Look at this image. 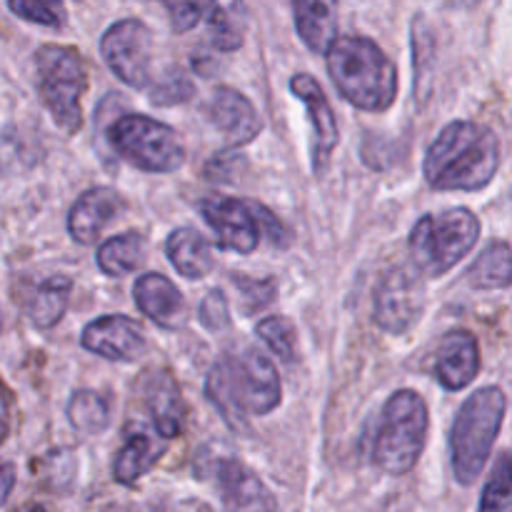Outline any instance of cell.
Wrapping results in <instances>:
<instances>
[{"label":"cell","mask_w":512,"mask_h":512,"mask_svg":"<svg viewBox=\"0 0 512 512\" xmlns=\"http://www.w3.org/2000/svg\"><path fill=\"white\" fill-rule=\"evenodd\" d=\"M80 343L90 353L105 360H115V363H135L148 350L143 328L125 315H103V318L88 323Z\"/></svg>","instance_id":"cell-13"},{"label":"cell","mask_w":512,"mask_h":512,"mask_svg":"<svg viewBox=\"0 0 512 512\" xmlns=\"http://www.w3.org/2000/svg\"><path fill=\"white\" fill-rule=\"evenodd\" d=\"M30 512H48V510H45V508H40V505H38V508H33V510H30Z\"/></svg>","instance_id":"cell-38"},{"label":"cell","mask_w":512,"mask_h":512,"mask_svg":"<svg viewBox=\"0 0 512 512\" xmlns=\"http://www.w3.org/2000/svg\"><path fill=\"white\" fill-rule=\"evenodd\" d=\"M160 3H163L175 33H188L203 18V8L198 0H160Z\"/></svg>","instance_id":"cell-32"},{"label":"cell","mask_w":512,"mask_h":512,"mask_svg":"<svg viewBox=\"0 0 512 512\" xmlns=\"http://www.w3.org/2000/svg\"><path fill=\"white\" fill-rule=\"evenodd\" d=\"M208 118L230 145H248L263 130L258 110L235 88H218L208 103Z\"/></svg>","instance_id":"cell-16"},{"label":"cell","mask_w":512,"mask_h":512,"mask_svg":"<svg viewBox=\"0 0 512 512\" xmlns=\"http://www.w3.org/2000/svg\"><path fill=\"white\" fill-rule=\"evenodd\" d=\"M113 148L145 173H173L185 163V148L170 125L148 115H125L108 128Z\"/></svg>","instance_id":"cell-8"},{"label":"cell","mask_w":512,"mask_h":512,"mask_svg":"<svg viewBox=\"0 0 512 512\" xmlns=\"http://www.w3.org/2000/svg\"><path fill=\"white\" fill-rule=\"evenodd\" d=\"M255 213H258V223H260V228L268 230V238L273 240L275 245H288V240H290L288 230H285V225L280 223V220L275 218V215L270 213L268 208H263V205L255 203Z\"/></svg>","instance_id":"cell-35"},{"label":"cell","mask_w":512,"mask_h":512,"mask_svg":"<svg viewBox=\"0 0 512 512\" xmlns=\"http://www.w3.org/2000/svg\"><path fill=\"white\" fill-rule=\"evenodd\" d=\"M425 310L423 273L408 265H395L375 290L373 320L385 333L403 335L413 328Z\"/></svg>","instance_id":"cell-9"},{"label":"cell","mask_w":512,"mask_h":512,"mask_svg":"<svg viewBox=\"0 0 512 512\" xmlns=\"http://www.w3.org/2000/svg\"><path fill=\"white\" fill-rule=\"evenodd\" d=\"M68 420L80 435L103 433L108 428V403L95 390H78L68 403Z\"/></svg>","instance_id":"cell-27"},{"label":"cell","mask_w":512,"mask_h":512,"mask_svg":"<svg viewBox=\"0 0 512 512\" xmlns=\"http://www.w3.org/2000/svg\"><path fill=\"white\" fill-rule=\"evenodd\" d=\"M205 223L213 228L218 245L235 253H253L260 243L258 213L253 200L228 198V195H210L200 203Z\"/></svg>","instance_id":"cell-11"},{"label":"cell","mask_w":512,"mask_h":512,"mask_svg":"<svg viewBox=\"0 0 512 512\" xmlns=\"http://www.w3.org/2000/svg\"><path fill=\"white\" fill-rule=\"evenodd\" d=\"M193 95V83H190L185 75L175 73L170 78H165L163 83H158L153 88V103L158 105H175V103H185Z\"/></svg>","instance_id":"cell-34"},{"label":"cell","mask_w":512,"mask_h":512,"mask_svg":"<svg viewBox=\"0 0 512 512\" xmlns=\"http://www.w3.org/2000/svg\"><path fill=\"white\" fill-rule=\"evenodd\" d=\"M512 510V453H500L480 498V512Z\"/></svg>","instance_id":"cell-28"},{"label":"cell","mask_w":512,"mask_h":512,"mask_svg":"<svg viewBox=\"0 0 512 512\" xmlns=\"http://www.w3.org/2000/svg\"><path fill=\"white\" fill-rule=\"evenodd\" d=\"M480 373V345L470 330H450L435 353V378L445 390H463Z\"/></svg>","instance_id":"cell-14"},{"label":"cell","mask_w":512,"mask_h":512,"mask_svg":"<svg viewBox=\"0 0 512 512\" xmlns=\"http://www.w3.org/2000/svg\"><path fill=\"white\" fill-rule=\"evenodd\" d=\"M163 455V448L150 435L135 433L123 445L113 463V478L120 485H135Z\"/></svg>","instance_id":"cell-24"},{"label":"cell","mask_w":512,"mask_h":512,"mask_svg":"<svg viewBox=\"0 0 512 512\" xmlns=\"http://www.w3.org/2000/svg\"><path fill=\"white\" fill-rule=\"evenodd\" d=\"M200 323L208 330H225L230 325L228 298L220 290H210L200 303Z\"/></svg>","instance_id":"cell-33"},{"label":"cell","mask_w":512,"mask_h":512,"mask_svg":"<svg viewBox=\"0 0 512 512\" xmlns=\"http://www.w3.org/2000/svg\"><path fill=\"white\" fill-rule=\"evenodd\" d=\"M123 195L113 188H90L75 200L68 215V230L75 243L93 245L103 235V230L123 213Z\"/></svg>","instance_id":"cell-15"},{"label":"cell","mask_w":512,"mask_h":512,"mask_svg":"<svg viewBox=\"0 0 512 512\" xmlns=\"http://www.w3.org/2000/svg\"><path fill=\"white\" fill-rule=\"evenodd\" d=\"M38 93L53 115L55 125L65 133H78L83 125V98L88 88V70L83 55L68 45H43L35 53Z\"/></svg>","instance_id":"cell-7"},{"label":"cell","mask_w":512,"mask_h":512,"mask_svg":"<svg viewBox=\"0 0 512 512\" xmlns=\"http://www.w3.org/2000/svg\"><path fill=\"white\" fill-rule=\"evenodd\" d=\"M258 335L280 360L290 363L295 358V328L288 318H280V315H273V318H265L258 323Z\"/></svg>","instance_id":"cell-30"},{"label":"cell","mask_w":512,"mask_h":512,"mask_svg":"<svg viewBox=\"0 0 512 512\" xmlns=\"http://www.w3.org/2000/svg\"><path fill=\"white\" fill-rule=\"evenodd\" d=\"M135 305L145 318L160 328H178L185 318V300L180 290L160 273L140 275L133 288Z\"/></svg>","instance_id":"cell-18"},{"label":"cell","mask_w":512,"mask_h":512,"mask_svg":"<svg viewBox=\"0 0 512 512\" xmlns=\"http://www.w3.org/2000/svg\"><path fill=\"white\" fill-rule=\"evenodd\" d=\"M500 168V140L475 120L448 123L425 153L423 173L430 188L475 193L493 183Z\"/></svg>","instance_id":"cell-1"},{"label":"cell","mask_w":512,"mask_h":512,"mask_svg":"<svg viewBox=\"0 0 512 512\" xmlns=\"http://www.w3.org/2000/svg\"><path fill=\"white\" fill-rule=\"evenodd\" d=\"M295 30L313 53H328L338 40V0H293Z\"/></svg>","instance_id":"cell-20"},{"label":"cell","mask_w":512,"mask_h":512,"mask_svg":"<svg viewBox=\"0 0 512 512\" xmlns=\"http://www.w3.org/2000/svg\"><path fill=\"white\" fill-rule=\"evenodd\" d=\"M210 403L230 428H245L248 415H268L280 405V378L270 358L260 350H245L240 358H225L210 370L205 383Z\"/></svg>","instance_id":"cell-2"},{"label":"cell","mask_w":512,"mask_h":512,"mask_svg":"<svg viewBox=\"0 0 512 512\" xmlns=\"http://www.w3.org/2000/svg\"><path fill=\"white\" fill-rule=\"evenodd\" d=\"M70 290H73V283L63 275H53V278L35 285L28 298H25V313H28L30 323L40 330L58 325L63 320L65 310H68Z\"/></svg>","instance_id":"cell-23"},{"label":"cell","mask_w":512,"mask_h":512,"mask_svg":"<svg viewBox=\"0 0 512 512\" xmlns=\"http://www.w3.org/2000/svg\"><path fill=\"white\" fill-rule=\"evenodd\" d=\"M215 478L228 512H273V498L248 465L225 458L215 468Z\"/></svg>","instance_id":"cell-17"},{"label":"cell","mask_w":512,"mask_h":512,"mask_svg":"<svg viewBox=\"0 0 512 512\" xmlns=\"http://www.w3.org/2000/svg\"><path fill=\"white\" fill-rule=\"evenodd\" d=\"M165 253L183 278L200 280L213 268V253L203 235L195 228H178L165 240Z\"/></svg>","instance_id":"cell-22"},{"label":"cell","mask_w":512,"mask_h":512,"mask_svg":"<svg viewBox=\"0 0 512 512\" xmlns=\"http://www.w3.org/2000/svg\"><path fill=\"white\" fill-rule=\"evenodd\" d=\"M480 238V220L468 208H450L428 213L415 223L410 233L413 265L428 278L450 273Z\"/></svg>","instance_id":"cell-6"},{"label":"cell","mask_w":512,"mask_h":512,"mask_svg":"<svg viewBox=\"0 0 512 512\" xmlns=\"http://www.w3.org/2000/svg\"><path fill=\"white\" fill-rule=\"evenodd\" d=\"M8 8L18 18L45 28H63L68 18L63 0H8Z\"/></svg>","instance_id":"cell-29"},{"label":"cell","mask_w":512,"mask_h":512,"mask_svg":"<svg viewBox=\"0 0 512 512\" xmlns=\"http://www.w3.org/2000/svg\"><path fill=\"white\" fill-rule=\"evenodd\" d=\"M468 283L478 290H503L512 285V250L503 240L490 243L468 270Z\"/></svg>","instance_id":"cell-25"},{"label":"cell","mask_w":512,"mask_h":512,"mask_svg":"<svg viewBox=\"0 0 512 512\" xmlns=\"http://www.w3.org/2000/svg\"><path fill=\"white\" fill-rule=\"evenodd\" d=\"M203 8L215 48L223 53L238 50L248 33V8L243 0H205Z\"/></svg>","instance_id":"cell-21"},{"label":"cell","mask_w":512,"mask_h":512,"mask_svg":"<svg viewBox=\"0 0 512 512\" xmlns=\"http://www.w3.org/2000/svg\"><path fill=\"white\" fill-rule=\"evenodd\" d=\"M15 488V468L10 463L0 465V505H5V500L10 498Z\"/></svg>","instance_id":"cell-36"},{"label":"cell","mask_w":512,"mask_h":512,"mask_svg":"<svg viewBox=\"0 0 512 512\" xmlns=\"http://www.w3.org/2000/svg\"><path fill=\"white\" fill-rule=\"evenodd\" d=\"M8 428H10V418H8V395H5L3 385H0V443L8 438Z\"/></svg>","instance_id":"cell-37"},{"label":"cell","mask_w":512,"mask_h":512,"mask_svg":"<svg viewBox=\"0 0 512 512\" xmlns=\"http://www.w3.org/2000/svg\"><path fill=\"white\" fill-rule=\"evenodd\" d=\"M100 53L108 68L130 88H145L150 83L153 65V35L148 25L135 18L118 20L100 38Z\"/></svg>","instance_id":"cell-10"},{"label":"cell","mask_w":512,"mask_h":512,"mask_svg":"<svg viewBox=\"0 0 512 512\" xmlns=\"http://www.w3.org/2000/svg\"><path fill=\"white\" fill-rule=\"evenodd\" d=\"M428 438V405L415 390H398L385 403L373 443V463L388 475H405L418 465Z\"/></svg>","instance_id":"cell-5"},{"label":"cell","mask_w":512,"mask_h":512,"mask_svg":"<svg viewBox=\"0 0 512 512\" xmlns=\"http://www.w3.org/2000/svg\"><path fill=\"white\" fill-rule=\"evenodd\" d=\"M145 258V238L140 233H120L98 248V268L110 278L133 273Z\"/></svg>","instance_id":"cell-26"},{"label":"cell","mask_w":512,"mask_h":512,"mask_svg":"<svg viewBox=\"0 0 512 512\" xmlns=\"http://www.w3.org/2000/svg\"><path fill=\"white\" fill-rule=\"evenodd\" d=\"M233 285L243 295V303L248 313H255V310L265 308L275 300V293H278V283L273 278H248V275H233Z\"/></svg>","instance_id":"cell-31"},{"label":"cell","mask_w":512,"mask_h":512,"mask_svg":"<svg viewBox=\"0 0 512 512\" xmlns=\"http://www.w3.org/2000/svg\"><path fill=\"white\" fill-rule=\"evenodd\" d=\"M328 73L350 105L368 113H383L398 95V68L378 43L363 35L338 38L330 50Z\"/></svg>","instance_id":"cell-3"},{"label":"cell","mask_w":512,"mask_h":512,"mask_svg":"<svg viewBox=\"0 0 512 512\" xmlns=\"http://www.w3.org/2000/svg\"><path fill=\"white\" fill-rule=\"evenodd\" d=\"M145 405L160 438L173 440L183 433L185 403L173 375L165 370L150 375L145 385Z\"/></svg>","instance_id":"cell-19"},{"label":"cell","mask_w":512,"mask_h":512,"mask_svg":"<svg viewBox=\"0 0 512 512\" xmlns=\"http://www.w3.org/2000/svg\"><path fill=\"white\" fill-rule=\"evenodd\" d=\"M508 413V398L498 385L480 388L460 405L450 433V460L460 485H473L488 465Z\"/></svg>","instance_id":"cell-4"},{"label":"cell","mask_w":512,"mask_h":512,"mask_svg":"<svg viewBox=\"0 0 512 512\" xmlns=\"http://www.w3.org/2000/svg\"><path fill=\"white\" fill-rule=\"evenodd\" d=\"M290 90L308 110L310 125H313V170L315 175H323L340 143V130L333 105H330L328 95L320 88L318 80L308 73L293 75L290 78Z\"/></svg>","instance_id":"cell-12"},{"label":"cell","mask_w":512,"mask_h":512,"mask_svg":"<svg viewBox=\"0 0 512 512\" xmlns=\"http://www.w3.org/2000/svg\"><path fill=\"white\" fill-rule=\"evenodd\" d=\"M0 328H3V313H0Z\"/></svg>","instance_id":"cell-39"}]
</instances>
